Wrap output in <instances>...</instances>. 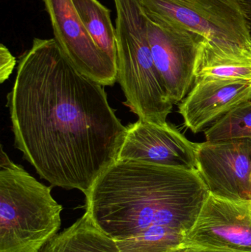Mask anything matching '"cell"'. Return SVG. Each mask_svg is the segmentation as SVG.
<instances>
[{"label":"cell","instance_id":"18","mask_svg":"<svg viewBox=\"0 0 251 252\" xmlns=\"http://www.w3.org/2000/svg\"><path fill=\"white\" fill-rule=\"evenodd\" d=\"M172 252H240L229 251V250H219V249L209 248L197 245L182 244Z\"/></svg>","mask_w":251,"mask_h":252},{"label":"cell","instance_id":"8","mask_svg":"<svg viewBox=\"0 0 251 252\" xmlns=\"http://www.w3.org/2000/svg\"><path fill=\"white\" fill-rule=\"evenodd\" d=\"M147 19L153 61L172 103L177 104L193 88L197 49L203 38L181 28Z\"/></svg>","mask_w":251,"mask_h":252},{"label":"cell","instance_id":"5","mask_svg":"<svg viewBox=\"0 0 251 252\" xmlns=\"http://www.w3.org/2000/svg\"><path fill=\"white\" fill-rule=\"evenodd\" d=\"M146 16L181 28L224 48L251 47L241 0H139Z\"/></svg>","mask_w":251,"mask_h":252},{"label":"cell","instance_id":"16","mask_svg":"<svg viewBox=\"0 0 251 252\" xmlns=\"http://www.w3.org/2000/svg\"><path fill=\"white\" fill-rule=\"evenodd\" d=\"M185 238L175 231L156 228L116 243L120 252H172L184 244Z\"/></svg>","mask_w":251,"mask_h":252},{"label":"cell","instance_id":"10","mask_svg":"<svg viewBox=\"0 0 251 252\" xmlns=\"http://www.w3.org/2000/svg\"><path fill=\"white\" fill-rule=\"evenodd\" d=\"M183 244L251 252V201L209 194Z\"/></svg>","mask_w":251,"mask_h":252},{"label":"cell","instance_id":"9","mask_svg":"<svg viewBox=\"0 0 251 252\" xmlns=\"http://www.w3.org/2000/svg\"><path fill=\"white\" fill-rule=\"evenodd\" d=\"M197 143L175 126L139 120L126 126L116 160L144 161L159 165L196 169Z\"/></svg>","mask_w":251,"mask_h":252},{"label":"cell","instance_id":"17","mask_svg":"<svg viewBox=\"0 0 251 252\" xmlns=\"http://www.w3.org/2000/svg\"><path fill=\"white\" fill-rule=\"evenodd\" d=\"M16 59L6 46H0V82L8 79L16 64Z\"/></svg>","mask_w":251,"mask_h":252},{"label":"cell","instance_id":"13","mask_svg":"<svg viewBox=\"0 0 251 252\" xmlns=\"http://www.w3.org/2000/svg\"><path fill=\"white\" fill-rule=\"evenodd\" d=\"M40 252H120L117 243L93 221L88 213L50 240Z\"/></svg>","mask_w":251,"mask_h":252},{"label":"cell","instance_id":"15","mask_svg":"<svg viewBox=\"0 0 251 252\" xmlns=\"http://www.w3.org/2000/svg\"><path fill=\"white\" fill-rule=\"evenodd\" d=\"M208 142L251 139V100L228 112L204 130Z\"/></svg>","mask_w":251,"mask_h":252},{"label":"cell","instance_id":"7","mask_svg":"<svg viewBox=\"0 0 251 252\" xmlns=\"http://www.w3.org/2000/svg\"><path fill=\"white\" fill-rule=\"evenodd\" d=\"M196 170L212 195L251 201V139L197 143Z\"/></svg>","mask_w":251,"mask_h":252},{"label":"cell","instance_id":"11","mask_svg":"<svg viewBox=\"0 0 251 252\" xmlns=\"http://www.w3.org/2000/svg\"><path fill=\"white\" fill-rule=\"evenodd\" d=\"M251 100V81L223 78L195 80L180 102L178 112L194 133L207 128L233 109Z\"/></svg>","mask_w":251,"mask_h":252},{"label":"cell","instance_id":"4","mask_svg":"<svg viewBox=\"0 0 251 252\" xmlns=\"http://www.w3.org/2000/svg\"><path fill=\"white\" fill-rule=\"evenodd\" d=\"M52 187L0 154V252H40L60 228L63 207Z\"/></svg>","mask_w":251,"mask_h":252},{"label":"cell","instance_id":"6","mask_svg":"<svg viewBox=\"0 0 251 252\" xmlns=\"http://www.w3.org/2000/svg\"><path fill=\"white\" fill-rule=\"evenodd\" d=\"M54 39L81 73L103 87L117 81L116 66L91 38L72 0H43Z\"/></svg>","mask_w":251,"mask_h":252},{"label":"cell","instance_id":"19","mask_svg":"<svg viewBox=\"0 0 251 252\" xmlns=\"http://www.w3.org/2000/svg\"><path fill=\"white\" fill-rule=\"evenodd\" d=\"M241 1L246 13L247 15L250 14L251 13V0H241Z\"/></svg>","mask_w":251,"mask_h":252},{"label":"cell","instance_id":"3","mask_svg":"<svg viewBox=\"0 0 251 252\" xmlns=\"http://www.w3.org/2000/svg\"><path fill=\"white\" fill-rule=\"evenodd\" d=\"M116 9V71L125 105L139 120L167 123L173 103L152 56L147 19L139 0H113Z\"/></svg>","mask_w":251,"mask_h":252},{"label":"cell","instance_id":"12","mask_svg":"<svg viewBox=\"0 0 251 252\" xmlns=\"http://www.w3.org/2000/svg\"><path fill=\"white\" fill-rule=\"evenodd\" d=\"M195 80L223 78L251 81V47L228 49L207 40L199 42Z\"/></svg>","mask_w":251,"mask_h":252},{"label":"cell","instance_id":"20","mask_svg":"<svg viewBox=\"0 0 251 252\" xmlns=\"http://www.w3.org/2000/svg\"><path fill=\"white\" fill-rule=\"evenodd\" d=\"M248 17H249V25H250L251 34V14H248Z\"/></svg>","mask_w":251,"mask_h":252},{"label":"cell","instance_id":"2","mask_svg":"<svg viewBox=\"0 0 251 252\" xmlns=\"http://www.w3.org/2000/svg\"><path fill=\"white\" fill-rule=\"evenodd\" d=\"M209 194L196 169L116 160L85 194V213L116 241L156 228L187 237Z\"/></svg>","mask_w":251,"mask_h":252},{"label":"cell","instance_id":"14","mask_svg":"<svg viewBox=\"0 0 251 252\" xmlns=\"http://www.w3.org/2000/svg\"><path fill=\"white\" fill-rule=\"evenodd\" d=\"M72 1L93 41L116 66V28L112 23V10L99 0Z\"/></svg>","mask_w":251,"mask_h":252},{"label":"cell","instance_id":"1","mask_svg":"<svg viewBox=\"0 0 251 252\" xmlns=\"http://www.w3.org/2000/svg\"><path fill=\"white\" fill-rule=\"evenodd\" d=\"M105 87L81 73L54 38H35L7 96L14 145L52 187L86 194L116 161L126 126Z\"/></svg>","mask_w":251,"mask_h":252}]
</instances>
